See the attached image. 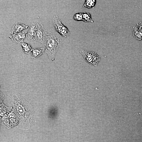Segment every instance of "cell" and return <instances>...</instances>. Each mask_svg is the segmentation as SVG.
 I'll list each match as a JSON object with an SVG mask.
<instances>
[{
    "instance_id": "obj_1",
    "label": "cell",
    "mask_w": 142,
    "mask_h": 142,
    "mask_svg": "<svg viewBox=\"0 0 142 142\" xmlns=\"http://www.w3.org/2000/svg\"><path fill=\"white\" fill-rule=\"evenodd\" d=\"M62 44V40L59 36L48 32L44 44L45 47V52L50 60H54L55 54Z\"/></svg>"
},
{
    "instance_id": "obj_2",
    "label": "cell",
    "mask_w": 142,
    "mask_h": 142,
    "mask_svg": "<svg viewBox=\"0 0 142 142\" xmlns=\"http://www.w3.org/2000/svg\"><path fill=\"white\" fill-rule=\"evenodd\" d=\"M79 52L87 63L96 66L100 61V57L94 52L81 49Z\"/></svg>"
},
{
    "instance_id": "obj_14",
    "label": "cell",
    "mask_w": 142,
    "mask_h": 142,
    "mask_svg": "<svg viewBox=\"0 0 142 142\" xmlns=\"http://www.w3.org/2000/svg\"><path fill=\"white\" fill-rule=\"evenodd\" d=\"M136 27L142 32V21L137 24Z\"/></svg>"
},
{
    "instance_id": "obj_5",
    "label": "cell",
    "mask_w": 142,
    "mask_h": 142,
    "mask_svg": "<svg viewBox=\"0 0 142 142\" xmlns=\"http://www.w3.org/2000/svg\"><path fill=\"white\" fill-rule=\"evenodd\" d=\"M27 33L20 32L10 34L9 37L14 42L19 44L23 43V41L25 38L26 34Z\"/></svg>"
},
{
    "instance_id": "obj_4",
    "label": "cell",
    "mask_w": 142,
    "mask_h": 142,
    "mask_svg": "<svg viewBox=\"0 0 142 142\" xmlns=\"http://www.w3.org/2000/svg\"><path fill=\"white\" fill-rule=\"evenodd\" d=\"M49 32L45 30L42 24H38V28L32 39L44 44L46 37Z\"/></svg>"
},
{
    "instance_id": "obj_8",
    "label": "cell",
    "mask_w": 142,
    "mask_h": 142,
    "mask_svg": "<svg viewBox=\"0 0 142 142\" xmlns=\"http://www.w3.org/2000/svg\"><path fill=\"white\" fill-rule=\"evenodd\" d=\"M45 49V47L37 48L33 49L32 52V58L34 59L40 57L44 54Z\"/></svg>"
},
{
    "instance_id": "obj_11",
    "label": "cell",
    "mask_w": 142,
    "mask_h": 142,
    "mask_svg": "<svg viewBox=\"0 0 142 142\" xmlns=\"http://www.w3.org/2000/svg\"><path fill=\"white\" fill-rule=\"evenodd\" d=\"M83 21L86 22L93 23V21L92 19L90 14L88 12L83 13Z\"/></svg>"
},
{
    "instance_id": "obj_9",
    "label": "cell",
    "mask_w": 142,
    "mask_h": 142,
    "mask_svg": "<svg viewBox=\"0 0 142 142\" xmlns=\"http://www.w3.org/2000/svg\"><path fill=\"white\" fill-rule=\"evenodd\" d=\"M21 45L24 52L27 54H29L33 49L31 45L27 43L23 42Z\"/></svg>"
},
{
    "instance_id": "obj_13",
    "label": "cell",
    "mask_w": 142,
    "mask_h": 142,
    "mask_svg": "<svg viewBox=\"0 0 142 142\" xmlns=\"http://www.w3.org/2000/svg\"><path fill=\"white\" fill-rule=\"evenodd\" d=\"M83 13H77L74 15L73 19L75 21H83Z\"/></svg>"
},
{
    "instance_id": "obj_7",
    "label": "cell",
    "mask_w": 142,
    "mask_h": 142,
    "mask_svg": "<svg viewBox=\"0 0 142 142\" xmlns=\"http://www.w3.org/2000/svg\"><path fill=\"white\" fill-rule=\"evenodd\" d=\"M38 24L34 23L31 24L27 32L28 38L29 39H32L34 36L38 29Z\"/></svg>"
},
{
    "instance_id": "obj_12",
    "label": "cell",
    "mask_w": 142,
    "mask_h": 142,
    "mask_svg": "<svg viewBox=\"0 0 142 142\" xmlns=\"http://www.w3.org/2000/svg\"><path fill=\"white\" fill-rule=\"evenodd\" d=\"M96 1L94 0H87L85 1L83 7L88 8H92L95 6Z\"/></svg>"
},
{
    "instance_id": "obj_10",
    "label": "cell",
    "mask_w": 142,
    "mask_h": 142,
    "mask_svg": "<svg viewBox=\"0 0 142 142\" xmlns=\"http://www.w3.org/2000/svg\"><path fill=\"white\" fill-rule=\"evenodd\" d=\"M133 35L136 39L140 40H142V32L136 27H133Z\"/></svg>"
},
{
    "instance_id": "obj_3",
    "label": "cell",
    "mask_w": 142,
    "mask_h": 142,
    "mask_svg": "<svg viewBox=\"0 0 142 142\" xmlns=\"http://www.w3.org/2000/svg\"><path fill=\"white\" fill-rule=\"evenodd\" d=\"M53 22L55 31L62 37L66 38L69 36L70 32L68 29L62 23L58 16H55L53 17Z\"/></svg>"
},
{
    "instance_id": "obj_6",
    "label": "cell",
    "mask_w": 142,
    "mask_h": 142,
    "mask_svg": "<svg viewBox=\"0 0 142 142\" xmlns=\"http://www.w3.org/2000/svg\"><path fill=\"white\" fill-rule=\"evenodd\" d=\"M28 27V26L24 24L17 22L12 27L10 34L21 32L23 30L27 29Z\"/></svg>"
}]
</instances>
